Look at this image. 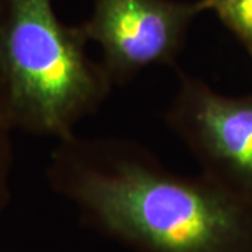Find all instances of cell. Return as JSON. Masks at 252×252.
I'll return each instance as SVG.
<instances>
[{"instance_id": "cell-1", "label": "cell", "mask_w": 252, "mask_h": 252, "mask_svg": "<svg viewBox=\"0 0 252 252\" xmlns=\"http://www.w3.org/2000/svg\"><path fill=\"white\" fill-rule=\"evenodd\" d=\"M46 180L80 219L135 252H252V200L200 171H172L114 136L58 140Z\"/></svg>"}, {"instance_id": "cell-2", "label": "cell", "mask_w": 252, "mask_h": 252, "mask_svg": "<svg viewBox=\"0 0 252 252\" xmlns=\"http://www.w3.org/2000/svg\"><path fill=\"white\" fill-rule=\"evenodd\" d=\"M87 44L52 0H0V111L14 130L61 140L104 105L115 86Z\"/></svg>"}, {"instance_id": "cell-3", "label": "cell", "mask_w": 252, "mask_h": 252, "mask_svg": "<svg viewBox=\"0 0 252 252\" xmlns=\"http://www.w3.org/2000/svg\"><path fill=\"white\" fill-rule=\"evenodd\" d=\"M164 121L200 171L252 200V94L227 95L178 70Z\"/></svg>"}, {"instance_id": "cell-4", "label": "cell", "mask_w": 252, "mask_h": 252, "mask_svg": "<svg viewBox=\"0 0 252 252\" xmlns=\"http://www.w3.org/2000/svg\"><path fill=\"white\" fill-rule=\"evenodd\" d=\"M203 10L199 0H93L81 23L114 86L152 66H175L189 30Z\"/></svg>"}, {"instance_id": "cell-5", "label": "cell", "mask_w": 252, "mask_h": 252, "mask_svg": "<svg viewBox=\"0 0 252 252\" xmlns=\"http://www.w3.org/2000/svg\"><path fill=\"white\" fill-rule=\"evenodd\" d=\"M203 13H213L252 59V0H199Z\"/></svg>"}, {"instance_id": "cell-6", "label": "cell", "mask_w": 252, "mask_h": 252, "mask_svg": "<svg viewBox=\"0 0 252 252\" xmlns=\"http://www.w3.org/2000/svg\"><path fill=\"white\" fill-rule=\"evenodd\" d=\"M13 126L0 111V216L11 200V175L14 165Z\"/></svg>"}]
</instances>
